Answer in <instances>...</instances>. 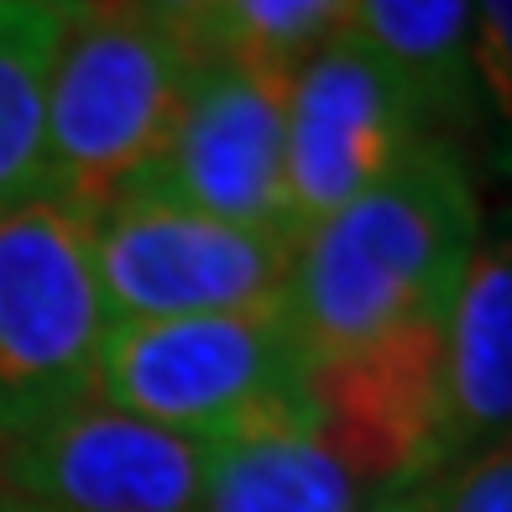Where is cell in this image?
I'll return each mask as SVG.
<instances>
[{
    "instance_id": "6da1fadb",
    "label": "cell",
    "mask_w": 512,
    "mask_h": 512,
    "mask_svg": "<svg viewBox=\"0 0 512 512\" xmlns=\"http://www.w3.org/2000/svg\"><path fill=\"white\" fill-rule=\"evenodd\" d=\"M481 241V194L450 136H418L382 183L293 246L288 319L309 361L445 319Z\"/></svg>"
},
{
    "instance_id": "7a4b0ae2",
    "label": "cell",
    "mask_w": 512,
    "mask_h": 512,
    "mask_svg": "<svg viewBox=\"0 0 512 512\" xmlns=\"http://www.w3.org/2000/svg\"><path fill=\"white\" fill-rule=\"evenodd\" d=\"M194 58L115 0H79L48 84L42 194L84 220L147 183L168 152Z\"/></svg>"
},
{
    "instance_id": "3957f363",
    "label": "cell",
    "mask_w": 512,
    "mask_h": 512,
    "mask_svg": "<svg viewBox=\"0 0 512 512\" xmlns=\"http://www.w3.org/2000/svg\"><path fill=\"white\" fill-rule=\"evenodd\" d=\"M309 356L288 304L194 319H126L100 340L95 398L194 439L314 418Z\"/></svg>"
},
{
    "instance_id": "277c9868",
    "label": "cell",
    "mask_w": 512,
    "mask_h": 512,
    "mask_svg": "<svg viewBox=\"0 0 512 512\" xmlns=\"http://www.w3.org/2000/svg\"><path fill=\"white\" fill-rule=\"evenodd\" d=\"M89 225L53 194L0 209V445L95 398L110 314Z\"/></svg>"
},
{
    "instance_id": "5b68a950",
    "label": "cell",
    "mask_w": 512,
    "mask_h": 512,
    "mask_svg": "<svg viewBox=\"0 0 512 512\" xmlns=\"http://www.w3.org/2000/svg\"><path fill=\"white\" fill-rule=\"evenodd\" d=\"M89 246L105 314L126 324L283 304L298 241L225 225L157 189H131L95 215Z\"/></svg>"
},
{
    "instance_id": "8992f818",
    "label": "cell",
    "mask_w": 512,
    "mask_h": 512,
    "mask_svg": "<svg viewBox=\"0 0 512 512\" xmlns=\"http://www.w3.org/2000/svg\"><path fill=\"white\" fill-rule=\"evenodd\" d=\"M418 115L408 84L366 48L356 32L314 48L288 79L283 110V183L293 236L356 204L371 183H382L418 142Z\"/></svg>"
},
{
    "instance_id": "52a82bcc",
    "label": "cell",
    "mask_w": 512,
    "mask_h": 512,
    "mask_svg": "<svg viewBox=\"0 0 512 512\" xmlns=\"http://www.w3.org/2000/svg\"><path fill=\"white\" fill-rule=\"evenodd\" d=\"M314 434L371 497L450 471L445 450V319H418L330 361H309Z\"/></svg>"
},
{
    "instance_id": "ba28073f",
    "label": "cell",
    "mask_w": 512,
    "mask_h": 512,
    "mask_svg": "<svg viewBox=\"0 0 512 512\" xmlns=\"http://www.w3.org/2000/svg\"><path fill=\"white\" fill-rule=\"evenodd\" d=\"M209 439L84 398L0 445V497L37 512H194Z\"/></svg>"
},
{
    "instance_id": "9c48e42d",
    "label": "cell",
    "mask_w": 512,
    "mask_h": 512,
    "mask_svg": "<svg viewBox=\"0 0 512 512\" xmlns=\"http://www.w3.org/2000/svg\"><path fill=\"white\" fill-rule=\"evenodd\" d=\"M288 79L293 74L241 58L194 63L168 152L152 168V178L136 183V189H157L225 225L298 241L283 183Z\"/></svg>"
},
{
    "instance_id": "30bf717a",
    "label": "cell",
    "mask_w": 512,
    "mask_h": 512,
    "mask_svg": "<svg viewBox=\"0 0 512 512\" xmlns=\"http://www.w3.org/2000/svg\"><path fill=\"white\" fill-rule=\"evenodd\" d=\"M512 439V230L471 251L445 314V450L450 465Z\"/></svg>"
},
{
    "instance_id": "8fae6325",
    "label": "cell",
    "mask_w": 512,
    "mask_h": 512,
    "mask_svg": "<svg viewBox=\"0 0 512 512\" xmlns=\"http://www.w3.org/2000/svg\"><path fill=\"white\" fill-rule=\"evenodd\" d=\"M371 497L324 450L314 418L241 429L209 445L194 512H366Z\"/></svg>"
},
{
    "instance_id": "7c38bea8",
    "label": "cell",
    "mask_w": 512,
    "mask_h": 512,
    "mask_svg": "<svg viewBox=\"0 0 512 512\" xmlns=\"http://www.w3.org/2000/svg\"><path fill=\"white\" fill-rule=\"evenodd\" d=\"M351 32L408 84L429 136L481 126L471 79V0H356Z\"/></svg>"
},
{
    "instance_id": "4fadbf2b",
    "label": "cell",
    "mask_w": 512,
    "mask_h": 512,
    "mask_svg": "<svg viewBox=\"0 0 512 512\" xmlns=\"http://www.w3.org/2000/svg\"><path fill=\"white\" fill-rule=\"evenodd\" d=\"M79 0H0V209L42 194L48 84Z\"/></svg>"
},
{
    "instance_id": "5bb4252c",
    "label": "cell",
    "mask_w": 512,
    "mask_h": 512,
    "mask_svg": "<svg viewBox=\"0 0 512 512\" xmlns=\"http://www.w3.org/2000/svg\"><path fill=\"white\" fill-rule=\"evenodd\" d=\"M356 0H220L204 58H241L293 74L314 48L351 32Z\"/></svg>"
},
{
    "instance_id": "9a60e30c",
    "label": "cell",
    "mask_w": 512,
    "mask_h": 512,
    "mask_svg": "<svg viewBox=\"0 0 512 512\" xmlns=\"http://www.w3.org/2000/svg\"><path fill=\"white\" fill-rule=\"evenodd\" d=\"M476 115L492 121V157L512 178V0H471Z\"/></svg>"
},
{
    "instance_id": "2e32d148",
    "label": "cell",
    "mask_w": 512,
    "mask_h": 512,
    "mask_svg": "<svg viewBox=\"0 0 512 512\" xmlns=\"http://www.w3.org/2000/svg\"><path fill=\"white\" fill-rule=\"evenodd\" d=\"M439 512H512V439L450 465L439 481Z\"/></svg>"
},
{
    "instance_id": "e0dca14e",
    "label": "cell",
    "mask_w": 512,
    "mask_h": 512,
    "mask_svg": "<svg viewBox=\"0 0 512 512\" xmlns=\"http://www.w3.org/2000/svg\"><path fill=\"white\" fill-rule=\"evenodd\" d=\"M121 11H131L136 21H147L152 32H162L183 58L204 63L209 48V21H215L220 0H115Z\"/></svg>"
},
{
    "instance_id": "ac0fdd59",
    "label": "cell",
    "mask_w": 512,
    "mask_h": 512,
    "mask_svg": "<svg viewBox=\"0 0 512 512\" xmlns=\"http://www.w3.org/2000/svg\"><path fill=\"white\" fill-rule=\"evenodd\" d=\"M439 481H445V476L418 481V486H403V492H392V497H382V502H371L366 512H439Z\"/></svg>"
},
{
    "instance_id": "d6986e66",
    "label": "cell",
    "mask_w": 512,
    "mask_h": 512,
    "mask_svg": "<svg viewBox=\"0 0 512 512\" xmlns=\"http://www.w3.org/2000/svg\"><path fill=\"white\" fill-rule=\"evenodd\" d=\"M0 512H37V507H27V502H11V497H0Z\"/></svg>"
}]
</instances>
